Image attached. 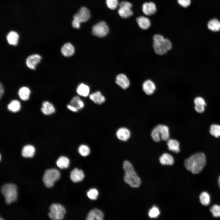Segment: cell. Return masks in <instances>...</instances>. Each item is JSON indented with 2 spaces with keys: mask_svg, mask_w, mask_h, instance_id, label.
Masks as SVG:
<instances>
[{
  "mask_svg": "<svg viewBox=\"0 0 220 220\" xmlns=\"http://www.w3.org/2000/svg\"><path fill=\"white\" fill-rule=\"evenodd\" d=\"M206 157L203 152L195 153L186 159L184 165L186 169L194 174L200 173L204 167Z\"/></svg>",
  "mask_w": 220,
  "mask_h": 220,
  "instance_id": "6da1fadb",
  "label": "cell"
},
{
  "mask_svg": "<svg viewBox=\"0 0 220 220\" xmlns=\"http://www.w3.org/2000/svg\"><path fill=\"white\" fill-rule=\"evenodd\" d=\"M123 168L125 171L124 181L132 187H139L141 184V180L132 164L128 161H125L123 163Z\"/></svg>",
  "mask_w": 220,
  "mask_h": 220,
  "instance_id": "7a4b0ae2",
  "label": "cell"
},
{
  "mask_svg": "<svg viewBox=\"0 0 220 220\" xmlns=\"http://www.w3.org/2000/svg\"><path fill=\"white\" fill-rule=\"evenodd\" d=\"M153 39V47L155 52L157 55H164L172 49V44L170 41L161 35H155Z\"/></svg>",
  "mask_w": 220,
  "mask_h": 220,
  "instance_id": "3957f363",
  "label": "cell"
},
{
  "mask_svg": "<svg viewBox=\"0 0 220 220\" xmlns=\"http://www.w3.org/2000/svg\"><path fill=\"white\" fill-rule=\"evenodd\" d=\"M1 192L8 204L15 201L17 199V187L14 184L7 183L3 185L1 188Z\"/></svg>",
  "mask_w": 220,
  "mask_h": 220,
  "instance_id": "277c9868",
  "label": "cell"
},
{
  "mask_svg": "<svg viewBox=\"0 0 220 220\" xmlns=\"http://www.w3.org/2000/svg\"><path fill=\"white\" fill-rule=\"evenodd\" d=\"M90 13L89 10L86 7H82L78 12L74 15L72 22L73 28L78 29L80 27L81 23L87 21L90 18Z\"/></svg>",
  "mask_w": 220,
  "mask_h": 220,
  "instance_id": "5b68a950",
  "label": "cell"
},
{
  "mask_svg": "<svg viewBox=\"0 0 220 220\" xmlns=\"http://www.w3.org/2000/svg\"><path fill=\"white\" fill-rule=\"evenodd\" d=\"M60 177V173L56 169L47 170L45 172L43 177V181L45 185L48 188L53 186L54 182Z\"/></svg>",
  "mask_w": 220,
  "mask_h": 220,
  "instance_id": "8992f818",
  "label": "cell"
},
{
  "mask_svg": "<svg viewBox=\"0 0 220 220\" xmlns=\"http://www.w3.org/2000/svg\"><path fill=\"white\" fill-rule=\"evenodd\" d=\"M50 212L49 213V216L51 219L54 220L63 219L66 213L64 207L59 204H52L50 207Z\"/></svg>",
  "mask_w": 220,
  "mask_h": 220,
  "instance_id": "52a82bcc",
  "label": "cell"
},
{
  "mask_svg": "<svg viewBox=\"0 0 220 220\" xmlns=\"http://www.w3.org/2000/svg\"><path fill=\"white\" fill-rule=\"evenodd\" d=\"M109 32V28L104 21H101L94 25L92 28V33L93 35L99 37L106 36Z\"/></svg>",
  "mask_w": 220,
  "mask_h": 220,
  "instance_id": "ba28073f",
  "label": "cell"
},
{
  "mask_svg": "<svg viewBox=\"0 0 220 220\" xmlns=\"http://www.w3.org/2000/svg\"><path fill=\"white\" fill-rule=\"evenodd\" d=\"M132 5V4L128 2L123 1L119 4V8L118 12L119 16L123 18H128L133 14L131 10Z\"/></svg>",
  "mask_w": 220,
  "mask_h": 220,
  "instance_id": "9c48e42d",
  "label": "cell"
},
{
  "mask_svg": "<svg viewBox=\"0 0 220 220\" xmlns=\"http://www.w3.org/2000/svg\"><path fill=\"white\" fill-rule=\"evenodd\" d=\"M42 59V57L40 55L37 53L33 54L27 57L25 60V64L29 69L35 70Z\"/></svg>",
  "mask_w": 220,
  "mask_h": 220,
  "instance_id": "30bf717a",
  "label": "cell"
},
{
  "mask_svg": "<svg viewBox=\"0 0 220 220\" xmlns=\"http://www.w3.org/2000/svg\"><path fill=\"white\" fill-rule=\"evenodd\" d=\"M142 11L143 13L146 15H152L156 11V5L152 2H145L142 5Z\"/></svg>",
  "mask_w": 220,
  "mask_h": 220,
  "instance_id": "8fae6325",
  "label": "cell"
},
{
  "mask_svg": "<svg viewBox=\"0 0 220 220\" xmlns=\"http://www.w3.org/2000/svg\"><path fill=\"white\" fill-rule=\"evenodd\" d=\"M116 82L118 85L124 90L127 89L130 85L129 79L123 74H120L116 76Z\"/></svg>",
  "mask_w": 220,
  "mask_h": 220,
  "instance_id": "7c38bea8",
  "label": "cell"
},
{
  "mask_svg": "<svg viewBox=\"0 0 220 220\" xmlns=\"http://www.w3.org/2000/svg\"><path fill=\"white\" fill-rule=\"evenodd\" d=\"M142 87L144 92L148 95L152 94L156 89L155 83L150 79L145 81L142 84Z\"/></svg>",
  "mask_w": 220,
  "mask_h": 220,
  "instance_id": "4fadbf2b",
  "label": "cell"
},
{
  "mask_svg": "<svg viewBox=\"0 0 220 220\" xmlns=\"http://www.w3.org/2000/svg\"><path fill=\"white\" fill-rule=\"evenodd\" d=\"M116 135L119 140L123 141H126L130 138V133L127 128L122 127L118 129L116 132Z\"/></svg>",
  "mask_w": 220,
  "mask_h": 220,
  "instance_id": "5bb4252c",
  "label": "cell"
},
{
  "mask_svg": "<svg viewBox=\"0 0 220 220\" xmlns=\"http://www.w3.org/2000/svg\"><path fill=\"white\" fill-rule=\"evenodd\" d=\"M70 177L72 181L74 182H77L82 180L84 177V174L82 170L75 168L71 172Z\"/></svg>",
  "mask_w": 220,
  "mask_h": 220,
  "instance_id": "9a60e30c",
  "label": "cell"
},
{
  "mask_svg": "<svg viewBox=\"0 0 220 220\" xmlns=\"http://www.w3.org/2000/svg\"><path fill=\"white\" fill-rule=\"evenodd\" d=\"M75 48L70 42L64 44L61 48V52L64 57H70L72 56L75 53Z\"/></svg>",
  "mask_w": 220,
  "mask_h": 220,
  "instance_id": "2e32d148",
  "label": "cell"
},
{
  "mask_svg": "<svg viewBox=\"0 0 220 220\" xmlns=\"http://www.w3.org/2000/svg\"><path fill=\"white\" fill-rule=\"evenodd\" d=\"M104 218V215L100 210L94 209L92 210L88 213L86 217L87 220H102Z\"/></svg>",
  "mask_w": 220,
  "mask_h": 220,
  "instance_id": "e0dca14e",
  "label": "cell"
},
{
  "mask_svg": "<svg viewBox=\"0 0 220 220\" xmlns=\"http://www.w3.org/2000/svg\"><path fill=\"white\" fill-rule=\"evenodd\" d=\"M19 35L16 31H11L6 36V40L8 43L11 46L17 45L19 39Z\"/></svg>",
  "mask_w": 220,
  "mask_h": 220,
  "instance_id": "ac0fdd59",
  "label": "cell"
},
{
  "mask_svg": "<svg viewBox=\"0 0 220 220\" xmlns=\"http://www.w3.org/2000/svg\"><path fill=\"white\" fill-rule=\"evenodd\" d=\"M136 21L139 27L142 29L147 30L151 25V22L147 17L141 16L137 18Z\"/></svg>",
  "mask_w": 220,
  "mask_h": 220,
  "instance_id": "d6986e66",
  "label": "cell"
},
{
  "mask_svg": "<svg viewBox=\"0 0 220 220\" xmlns=\"http://www.w3.org/2000/svg\"><path fill=\"white\" fill-rule=\"evenodd\" d=\"M90 99L95 103L101 105L104 103L105 99L100 91H97L91 94L89 96Z\"/></svg>",
  "mask_w": 220,
  "mask_h": 220,
  "instance_id": "ffe728a7",
  "label": "cell"
},
{
  "mask_svg": "<svg viewBox=\"0 0 220 220\" xmlns=\"http://www.w3.org/2000/svg\"><path fill=\"white\" fill-rule=\"evenodd\" d=\"M41 108L42 112L45 115H49L54 113L55 109L53 105L50 102L45 101L42 103Z\"/></svg>",
  "mask_w": 220,
  "mask_h": 220,
  "instance_id": "44dd1931",
  "label": "cell"
},
{
  "mask_svg": "<svg viewBox=\"0 0 220 220\" xmlns=\"http://www.w3.org/2000/svg\"><path fill=\"white\" fill-rule=\"evenodd\" d=\"M31 94L30 89L26 86L20 87L18 90V95L20 98L23 101L28 100Z\"/></svg>",
  "mask_w": 220,
  "mask_h": 220,
  "instance_id": "7402d4cb",
  "label": "cell"
},
{
  "mask_svg": "<svg viewBox=\"0 0 220 220\" xmlns=\"http://www.w3.org/2000/svg\"><path fill=\"white\" fill-rule=\"evenodd\" d=\"M35 152V148L33 146L31 145H27L23 148L21 154L24 157L30 158L34 156Z\"/></svg>",
  "mask_w": 220,
  "mask_h": 220,
  "instance_id": "603a6c76",
  "label": "cell"
},
{
  "mask_svg": "<svg viewBox=\"0 0 220 220\" xmlns=\"http://www.w3.org/2000/svg\"><path fill=\"white\" fill-rule=\"evenodd\" d=\"M208 29L213 31L217 32L220 30V21L216 18L210 20L208 22Z\"/></svg>",
  "mask_w": 220,
  "mask_h": 220,
  "instance_id": "cb8c5ba5",
  "label": "cell"
},
{
  "mask_svg": "<svg viewBox=\"0 0 220 220\" xmlns=\"http://www.w3.org/2000/svg\"><path fill=\"white\" fill-rule=\"evenodd\" d=\"M69 104L76 108L78 111L83 108L84 106L83 101L77 96L73 97L71 99Z\"/></svg>",
  "mask_w": 220,
  "mask_h": 220,
  "instance_id": "d4e9b609",
  "label": "cell"
},
{
  "mask_svg": "<svg viewBox=\"0 0 220 220\" xmlns=\"http://www.w3.org/2000/svg\"><path fill=\"white\" fill-rule=\"evenodd\" d=\"M167 144L169 150L177 153L179 152V143L177 140L173 139H169L167 140Z\"/></svg>",
  "mask_w": 220,
  "mask_h": 220,
  "instance_id": "484cf974",
  "label": "cell"
},
{
  "mask_svg": "<svg viewBox=\"0 0 220 220\" xmlns=\"http://www.w3.org/2000/svg\"><path fill=\"white\" fill-rule=\"evenodd\" d=\"M90 90V88L88 86L82 83L78 86L76 89V92L80 96L85 97L89 95Z\"/></svg>",
  "mask_w": 220,
  "mask_h": 220,
  "instance_id": "4316f807",
  "label": "cell"
},
{
  "mask_svg": "<svg viewBox=\"0 0 220 220\" xmlns=\"http://www.w3.org/2000/svg\"><path fill=\"white\" fill-rule=\"evenodd\" d=\"M160 163L163 165H172L174 163V160L172 156L169 154L164 153L160 158Z\"/></svg>",
  "mask_w": 220,
  "mask_h": 220,
  "instance_id": "83f0119b",
  "label": "cell"
},
{
  "mask_svg": "<svg viewBox=\"0 0 220 220\" xmlns=\"http://www.w3.org/2000/svg\"><path fill=\"white\" fill-rule=\"evenodd\" d=\"M70 163L69 159L64 156H61L56 162L57 166L61 169L67 168L68 167Z\"/></svg>",
  "mask_w": 220,
  "mask_h": 220,
  "instance_id": "f1b7e54d",
  "label": "cell"
},
{
  "mask_svg": "<svg viewBox=\"0 0 220 220\" xmlns=\"http://www.w3.org/2000/svg\"><path fill=\"white\" fill-rule=\"evenodd\" d=\"M20 102L16 100H12L7 106L8 109L13 112H18L20 108Z\"/></svg>",
  "mask_w": 220,
  "mask_h": 220,
  "instance_id": "f546056e",
  "label": "cell"
},
{
  "mask_svg": "<svg viewBox=\"0 0 220 220\" xmlns=\"http://www.w3.org/2000/svg\"><path fill=\"white\" fill-rule=\"evenodd\" d=\"M151 137L153 140L156 142H159L161 140V133L160 124L156 126L152 130Z\"/></svg>",
  "mask_w": 220,
  "mask_h": 220,
  "instance_id": "4dcf8cb0",
  "label": "cell"
},
{
  "mask_svg": "<svg viewBox=\"0 0 220 220\" xmlns=\"http://www.w3.org/2000/svg\"><path fill=\"white\" fill-rule=\"evenodd\" d=\"M209 132L214 137L218 138L220 137V125L214 124L211 125Z\"/></svg>",
  "mask_w": 220,
  "mask_h": 220,
  "instance_id": "1f68e13d",
  "label": "cell"
},
{
  "mask_svg": "<svg viewBox=\"0 0 220 220\" xmlns=\"http://www.w3.org/2000/svg\"><path fill=\"white\" fill-rule=\"evenodd\" d=\"M160 125L161 138L164 141H167L170 137L169 128L166 125Z\"/></svg>",
  "mask_w": 220,
  "mask_h": 220,
  "instance_id": "d6a6232c",
  "label": "cell"
},
{
  "mask_svg": "<svg viewBox=\"0 0 220 220\" xmlns=\"http://www.w3.org/2000/svg\"><path fill=\"white\" fill-rule=\"evenodd\" d=\"M199 199L201 203L204 205H208L210 202V197L209 194L206 192H203L200 195Z\"/></svg>",
  "mask_w": 220,
  "mask_h": 220,
  "instance_id": "836d02e7",
  "label": "cell"
},
{
  "mask_svg": "<svg viewBox=\"0 0 220 220\" xmlns=\"http://www.w3.org/2000/svg\"><path fill=\"white\" fill-rule=\"evenodd\" d=\"M78 151L80 154L83 156H88L90 153L89 146L84 144L81 145L79 146Z\"/></svg>",
  "mask_w": 220,
  "mask_h": 220,
  "instance_id": "e575fe53",
  "label": "cell"
},
{
  "mask_svg": "<svg viewBox=\"0 0 220 220\" xmlns=\"http://www.w3.org/2000/svg\"><path fill=\"white\" fill-rule=\"evenodd\" d=\"M160 211L158 207L156 206H153L149 210L148 215L151 218H156L159 215Z\"/></svg>",
  "mask_w": 220,
  "mask_h": 220,
  "instance_id": "d590c367",
  "label": "cell"
},
{
  "mask_svg": "<svg viewBox=\"0 0 220 220\" xmlns=\"http://www.w3.org/2000/svg\"><path fill=\"white\" fill-rule=\"evenodd\" d=\"M210 211L214 217H220V205L216 204L213 205L211 207Z\"/></svg>",
  "mask_w": 220,
  "mask_h": 220,
  "instance_id": "8d00e7d4",
  "label": "cell"
},
{
  "mask_svg": "<svg viewBox=\"0 0 220 220\" xmlns=\"http://www.w3.org/2000/svg\"><path fill=\"white\" fill-rule=\"evenodd\" d=\"M88 197L90 199L95 200L97 197L98 192L96 189H92L89 190L87 193Z\"/></svg>",
  "mask_w": 220,
  "mask_h": 220,
  "instance_id": "74e56055",
  "label": "cell"
},
{
  "mask_svg": "<svg viewBox=\"0 0 220 220\" xmlns=\"http://www.w3.org/2000/svg\"><path fill=\"white\" fill-rule=\"evenodd\" d=\"M106 3L108 7L112 10L115 9L118 5V0H106Z\"/></svg>",
  "mask_w": 220,
  "mask_h": 220,
  "instance_id": "f35d334b",
  "label": "cell"
},
{
  "mask_svg": "<svg viewBox=\"0 0 220 220\" xmlns=\"http://www.w3.org/2000/svg\"><path fill=\"white\" fill-rule=\"evenodd\" d=\"M194 103L195 105H203L206 106V103L205 100L201 97H197L194 100Z\"/></svg>",
  "mask_w": 220,
  "mask_h": 220,
  "instance_id": "ab89813d",
  "label": "cell"
},
{
  "mask_svg": "<svg viewBox=\"0 0 220 220\" xmlns=\"http://www.w3.org/2000/svg\"><path fill=\"white\" fill-rule=\"evenodd\" d=\"M177 2L180 5L184 8L188 7L191 3V0H177Z\"/></svg>",
  "mask_w": 220,
  "mask_h": 220,
  "instance_id": "60d3db41",
  "label": "cell"
},
{
  "mask_svg": "<svg viewBox=\"0 0 220 220\" xmlns=\"http://www.w3.org/2000/svg\"><path fill=\"white\" fill-rule=\"evenodd\" d=\"M205 106L203 105L194 106V109L196 111L200 113H201L204 112L205 110Z\"/></svg>",
  "mask_w": 220,
  "mask_h": 220,
  "instance_id": "b9f144b4",
  "label": "cell"
},
{
  "mask_svg": "<svg viewBox=\"0 0 220 220\" xmlns=\"http://www.w3.org/2000/svg\"><path fill=\"white\" fill-rule=\"evenodd\" d=\"M67 106V108L72 112H76L78 111L76 108L70 104L68 105Z\"/></svg>",
  "mask_w": 220,
  "mask_h": 220,
  "instance_id": "7bdbcfd3",
  "label": "cell"
},
{
  "mask_svg": "<svg viewBox=\"0 0 220 220\" xmlns=\"http://www.w3.org/2000/svg\"><path fill=\"white\" fill-rule=\"evenodd\" d=\"M4 88L3 84L2 83L0 84V96L1 98L3 95L4 93Z\"/></svg>",
  "mask_w": 220,
  "mask_h": 220,
  "instance_id": "ee69618b",
  "label": "cell"
},
{
  "mask_svg": "<svg viewBox=\"0 0 220 220\" xmlns=\"http://www.w3.org/2000/svg\"><path fill=\"white\" fill-rule=\"evenodd\" d=\"M218 186L220 188V176L219 177L218 180Z\"/></svg>",
  "mask_w": 220,
  "mask_h": 220,
  "instance_id": "f6af8a7d",
  "label": "cell"
}]
</instances>
